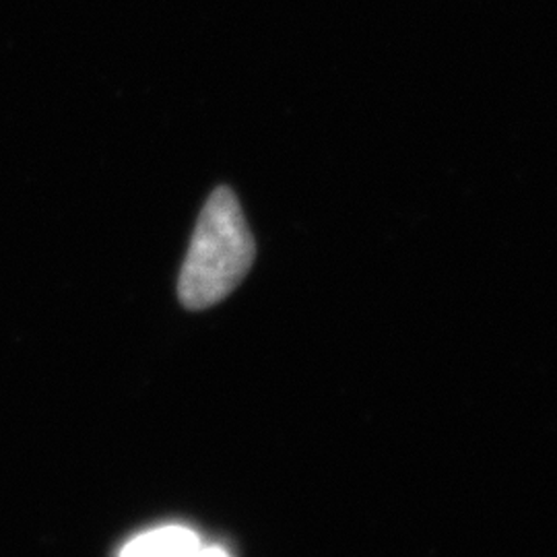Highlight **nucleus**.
Listing matches in <instances>:
<instances>
[{"label": "nucleus", "instance_id": "nucleus-3", "mask_svg": "<svg viewBox=\"0 0 557 557\" xmlns=\"http://www.w3.org/2000/svg\"><path fill=\"white\" fill-rule=\"evenodd\" d=\"M193 557H230L220 547H200L199 552Z\"/></svg>", "mask_w": 557, "mask_h": 557}, {"label": "nucleus", "instance_id": "nucleus-1", "mask_svg": "<svg viewBox=\"0 0 557 557\" xmlns=\"http://www.w3.org/2000/svg\"><path fill=\"white\" fill-rule=\"evenodd\" d=\"M255 238L236 195L218 188L200 213L178 281L182 306L205 310L227 298L255 262Z\"/></svg>", "mask_w": 557, "mask_h": 557}, {"label": "nucleus", "instance_id": "nucleus-2", "mask_svg": "<svg viewBox=\"0 0 557 557\" xmlns=\"http://www.w3.org/2000/svg\"><path fill=\"white\" fill-rule=\"evenodd\" d=\"M199 549L200 539L195 531L170 524L133 539L120 557H193Z\"/></svg>", "mask_w": 557, "mask_h": 557}]
</instances>
